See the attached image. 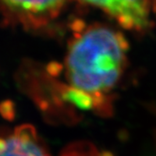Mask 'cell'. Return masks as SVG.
<instances>
[{
	"mask_svg": "<svg viewBox=\"0 0 156 156\" xmlns=\"http://www.w3.org/2000/svg\"><path fill=\"white\" fill-rule=\"evenodd\" d=\"M64 59L61 97L80 110L110 116L115 90L128 67L129 42L108 26L76 21Z\"/></svg>",
	"mask_w": 156,
	"mask_h": 156,
	"instance_id": "cell-1",
	"label": "cell"
},
{
	"mask_svg": "<svg viewBox=\"0 0 156 156\" xmlns=\"http://www.w3.org/2000/svg\"><path fill=\"white\" fill-rule=\"evenodd\" d=\"M98 8L118 25L136 33L150 31L156 22V0H77Z\"/></svg>",
	"mask_w": 156,
	"mask_h": 156,
	"instance_id": "cell-2",
	"label": "cell"
},
{
	"mask_svg": "<svg viewBox=\"0 0 156 156\" xmlns=\"http://www.w3.org/2000/svg\"><path fill=\"white\" fill-rule=\"evenodd\" d=\"M70 0H0L6 21L26 29H40L57 19Z\"/></svg>",
	"mask_w": 156,
	"mask_h": 156,
	"instance_id": "cell-3",
	"label": "cell"
},
{
	"mask_svg": "<svg viewBox=\"0 0 156 156\" xmlns=\"http://www.w3.org/2000/svg\"><path fill=\"white\" fill-rule=\"evenodd\" d=\"M0 156H51L36 129L20 125L6 136H0Z\"/></svg>",
	"mask_w": 156,
	"mask_h": 156,
	"instance_id": "cell-4",
	"label": "cell"
},
{
	"mask_svg": "<svg viewBox=\"0 0 156 156\" xmlns=\"http://www.w3.org/2000/svg\"><path fill=\"white\" fill-rule=\"evenodd\" d=\"M60 156H114L108 151L102 150L90 142L78 141L70 144L61 152Z\"/></svg>",
	"mask_w": 156,
	"mask_h": 156,
	"instance_id": "cell-5",
	"label": "cell"
}]
</instances>
